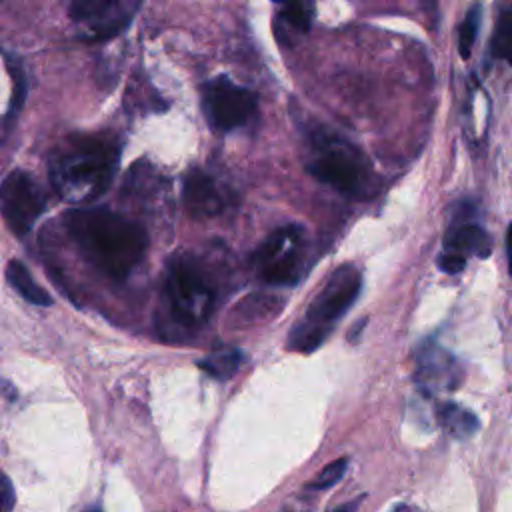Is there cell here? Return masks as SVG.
<instances>
[{
    "label": "cell",
    "instance_id": "6da1fadb",
    "mask_svg": "<svg viewBox=\"0 0 512 512\" xmlns=\"http://www.w3.org/2000/svg\"><path fill=\"white\" fill-rule=\"evenodd\" d=\"M64 226L78 252L112 280H124L148 248L146 230L108 208L70 210L64 214Z\"/></svg>",
    "mask_w": 512,
    "mask_h": 512
},
{
    "label": "cell",
    "instance_id": "7a4b0ae2",
    "mask_svg": "<svg viewBox=\"0 0 512 512\" xmlns=\"http://www.w3.org/2000/svg\"><path fill=\"white\" fill-rule=\"evenodd\" d=\"M118 160L120 146L112 134H72L50 152V184L70 204L92 202L108 190Z\"/></svg>",
    "mask_w": 512,
    "mask_h": 512
},
{
    "label": "cell",
    "instance_id": "3957f363",
    "mask_svg": "<svg viewBox=\"0 0 512 512\" xmlns=\"http://www.w3.org/2000/svg\"><path fill=\"white\" fill-rule=\"evenodd\" d=\"M306 170L348 198H370L378 190L368 156L326 126L306 130Z\"/></svg>",
    "mask_w": 512,
    "mask_h": 512
},
{
    "label": "cell",
    "instance_id": "277c9868",
    "mask_svg": "<svg viewBox=\"0 0 512 512\" xmlns=\"http://www.w3.org/2000/svg\"><path fill=\"white\" fill-rule=\"evenodd\" d=\"M164 292L172 320L186 330L204 324L216 304V290L206 270L190 254L168 260Z\"/></svg>",
    "mask_w": 512,
    "mask_h": 512
},
{
    "label": "cell",
    "instance_id": "5b68a950",
    "mask_svg": "<svg viewBox=\"0 0 512 512\" xmlns=\"http://www.w3.org/2000/svg\"><path fill=\"white\" fill-rule=\"evenodd\" d=\"M202 110L212 130L228 134L256 118L258 98L228 76H216L202 86Z\"/></svg>",
    "mask_w": 512,
    "mask_h": 512
},
{
    "label": "cell",
    "instance_id": "8992f818",
    "mask_svg": "<svg viewBox=\"0 0 512 512\" xmlns=\"http://www.w3.org/2000/svg\"><path fill=\"white\" fill-rule=\"evenodd\" d=\"M304 232L290 224L274 230L254 252L252 264L258 276L274 286L296 284L302 274Z\"/></svg>",
    "mask_w": 512,
    "mask_h": 512
},
{
    "label": "cell",
    "instance_id": "52a82bcc",
    "mask_svg": "<svg viewBox=\"0 0 512 512\" xmlns=\"http://www.w3.org/2000/svg\"><path fill=\"white\" fill-rule=\"evenodd\" d=\"M142 0H70L68 14L86 40H108L128 28Z\"/></svg>",
    "mask_w": 512,
    "mask_h": 512
},
{
    "label": "cell",
    "instance_id": "ba28073f",
    "mask_svg": "<svg viewBox=\"0 0 512 512\" xmlns=\"http://www.w3.org/2000/svg\"><path fill=\"white\" fill-rule=\"evenodd\" d=\"M0 202L6 226L16 236H24L42 216L46 208V194L28 172L12 170L2 182Z\"/></svg>",
    "mask_w": 512,
    "mask_h": 512
},
{
    "label": "cell",
    "instance_id": "9c48e42d",
    "mask_svg": "<svg viewBox=\"0 0 512 512\" xmlns=\"http://www.w3.org/2000/svg\"><path fill=\"white\" fill-rule=\"evenodd\" d=\"M362 278L354 264L346 262L332 270L308 306L306 318L308 322L330 330V326L346 314V310L354 304L356 296L360 294Z\"/></svg>",
    "mask_w": 512,
    "mask_h": 512
},
{
    "label": "cell",
    "instance_id": "30bf717a",
    "mask_svg": "<svg viewBox=\"0 0 512 512\" xmlns=\"http://www.w3.org/2000/svg\"><path fill=\"white\" fill-rule=\"evenodd\" d=\"M462 380L456 358L434 342H426L416 354V382L422 390L434 394L438 390H454Z\"/></svg>",
    "mask_w": 512,
    "mask_h": 512
},
{
    "label": "cell",
    "instance_id": "8fae6325",
    "mask_svg": "<svg viewBox=\"0 0 512 512\" xmlns=\"http://www.w3.org/2000/svg\"><path fill=\"white\" fill-rule=\"evenodd\" d=\"M184 206L194 218H212L226 208V194L212 174L194 168L184 178Z\"/></svg>",
    "mask_w": 512,
    "mask_h": 512
},
{
    "label": "cell",
    "instance_id": "7c38bea8",
    "mask_svg": "<svg viewBox=\"0 0 512 512\" xmlns=\"http://www.w3.org/2000/svg\"><path fill=\"white\" fill-rule=\"evenodd\" d=\"M276 4L274 32L282 44H294L310 30L314 0H272Z\"/></svg>",
    "mask_w": 512,
    "mask_h": 512
},
{
    "label": "cell",
    "instance_id": "4fadbf2b",
    "mask_svg": "<svg viewBox=\"0 0 512 512\" xmlns=\"http://www.w3.org/2000/svg\"><path fill=\"white\" fill-rule=\"evenodd\" d=\"M444 250L462 256L486 258L492 250V240L480 224L458 214L444 236Z\"/></svg>",
    "mask_w": 512,
    "mask_h": 512
},
{
    "label": "cell",
    "instance_id": "5bb4252c",
    "mask_svg": "<svg viewBox=\"0 0 512 512\" xmlns=\"http://www.w3.org/2000/svg\"><path fill=\"white\" fill-rule=\"evenodd\" d=\"M282 308H284L282 298H278L274 294H266V292H252V294L244 296L230 310V324L238 326V328L262 324V322L278 316Z\"/></svg>",
    "mask_w": 512,
    "mask_h": 512
},
{
    "label": "cell",
    "instance_id": "9a60e30c",
    "mask_svg": "<svg viewBox=\"0 0 512 512\" xmlns=\"http://www.w3.org/2000/svg\"><path fill=\"white\" fill-rule=\"evenodd\" d=\"M6 278L10 286L30 304L52 306V296L32 278L28 268L20 260H10L6 266Z\"/></svg>",
    "mask_w": 512,
    "mask_h": 512
},
{
    "label": "cell",
    "instance_id": "2e32d148",
    "mask_svg": "<svg viewBox=\"0 0 512 512\" xmlns=\"http://www.w3.org/2000/svg\"><path fill=\"white\" fill-rule=\"evenodd\" d=\"M438 420H440L442 428L446 430V434H450L456 440H466V438L474 436L480 426L474 412H470L464 406L454 404V402H446L440 406Z\"/></svg>",
    "mask_w": 512,
    "mask_h": 512
},
{
    "label": "cell",
    "instance_id": "e0dca14e",
    "mask_svg": "<svg viewBox=\"0 0 512 512\" xmlns=\"http://www.w3.org/2000/svg\"><path fill=\"white\" fill-rule=\"evenodd\" d=\"M242 362H244V354L236 348H230V350H220L202 358L198 366L216 380H228L240 368Z\"/></svg>",
    "mask_w": 512,
    "mask_h": 512
},
{
    "label": "cell",
    "instance_id": "ac0fdd59",
    "mask_svg": "<svg viewBox=\"0 0 512 512\" xmlns=\"http://www.w3.org/2000/svg\"><path fill=\"white\" fill-rule=\"evenodd\" d=\"M330 330L322 328V326H316L308 320L304 322H298L292 332H290V338H288V348L290 350H296V352H312L316 350L328 336Z\"/></svg>",
    "mask_w": 512,
    "mask_h": 512
},
{
    "label": "cell",
    "instance_id": "d6986e66",
    "mask_svg": "<svg viewBox=\"0 0 512 512\" xmlns=\"http://www.w3.org/2000/svg\"><path fill=\"white\" fill-rule=\"evenodd\" d=\"M492 54L512 64V8L500 16L492 36Z\"/></svg>",
    "mask_w": 512,
    "mask_h": 512
},
{
    "label": "cell",
    "instance_id": "ffe728a7",
    "mask_svg": "<svg viewBox=\"0 0 512 512\" xmlns=\"http://www.w3.org/2000/svg\"><path fill=\"white\" fill-rule=\"evenodd\" d=\"M480 14H482V6L474 4L470 6V10L464 16V22L460 24V32H458V50L462 58H468L472 52V46L476 42V34L480 28Z\"/></svg>",
    "mask_w": 512,
    "mask_h": 512
},
{
    "label": "cell",
    "instance_id": "44dd1931",
    "mask_svg": "<svg viewBox=\"0 0 512 512\" xmlns=\"http://www.w3.org/2000/svg\"><path fill=\"white\" fill-rule=\"evenodd\" d=\"M346 468H348V458H338V460L330 462L328 466H324V468L320 470V474H318L312 482L306 484V488H308V490H322V488H328V486L336 484V482L344 476Z\"/></svg>",
    "mask_w": 512,
    "mask_h": 512
},
{
    "label": "cell",
    "instance_id": "7402d4cb",
    "mask_svg": "<svg viewBox=\"0 0 512 512\" xmlns=\"http://www.w3.org/2000/svg\"><path fill=\"white\" fill-rule=\"evenodd\" d=\"M6 68L10 70L12 82H14V88H16L14 94H12V102H10V106H8V112H6V122H8V120L20 110V104H22V100H24L26 88H24V74H22L18 62L12 60L10 56H6Z\"/></svg>",
    "mask_w": 512,
    "mask_h": 512
},
{
    "label": "cell",
    "instance_id": "603a6c76",
    "mask_svg": "<svg viewBox=\"0 0 512 512\" xmlns=\"http://www.w3.org/2000/svg\"><path fill=\"white\" fill-rule=\"evenodd\" d=\"M464 266H466V256H462V254H454V252L444 250L438 256V268L446 274H458V272L464 270Z\"/></svg>",
    "mask_w": 512,
    "mask_h": 512
},
{
    "label": "cell",
    "instance_id": "cb8c5ba5",
    "mask_svg": "<svg viewBox=\"0 0 512 512\" xmlns=\"http://www.w3.org/2000/svg\"><path fill=\"white\" fill-rule=\"evenodd\" d=\"M16 502V494H14V488H12V482L10 478L4 474L2 476V512H10L12 506Z\"/></svg>",
    "mask_w": 512,
    "mask_h": 512
},
{
    "label": "cell",
    "instance_id": "d4e9b609",
    "mask_svg": "<svg viewBox=\"0 0 512 512\" xmlns=\"http://www.w3.org/2000/svg\"><path fill=\"white\" fill-rule=\"evenodd\" d=\"M506 256H508V270L512 276V224L508 226V232H506Z\"/></svg>",
    "mask_w": 512,
    "mask_h": 512
},
{
    "label": "cell",
    "instance_id": "484cf974",
    "mask_svg": "<svg viewBox=\"0 0 512 512\" xmlns=\"http://www.w3.org/2000/svg\"><path fill=\"white\" fill-rule=\"evenodd\" d=\"M420 2H422L424 10L434 18L436 16V0H420Z\"/></svg>",
    "mask_w": 512,
    "mask_h": 512
},
{
    "label": "cell",
    "instance_id": "4316f807",
    "mask_svg": "<svg viewBox=\"0 0 512 512\" xmlns=\"http://www.w3.org/2000/svg\"><path fill=\"white\" fill-rule=\"evenodd\" d=\"M336 512H356V502H348V504L340 506Z\"/></svg>",
    "mask_w": 512,
    "mask_h": 512
},
{
    "label": "cell",
    "instance_id": "83f0119b",
    "mask_svg": "<svg viewBox=\"0 0 512 512\" xmlns=\"http://www.w3.org/2000/svg\"><path fill=\"white\" fill-rule=\"evenodd\" d=\"M394 512H414L408 504H398L396 508H394Z\"/></svg>",
    "mask_w": 512,
    "mask_h": 512
}]
</instances>
